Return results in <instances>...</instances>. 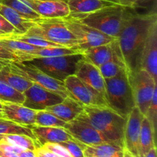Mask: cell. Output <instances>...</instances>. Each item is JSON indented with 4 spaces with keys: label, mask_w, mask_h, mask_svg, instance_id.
<instances>
[{
    "label": "cell",
    "mask_w": 157,
    "mask_h": 157,
    "mask_svg": "<svg viewBox=\"0 0 157 157\" xmlns=\"http://www.w3.org/2000/svg\"><path fill=\"white\" fill-rule=\"evenodd\" d=\"M41 18H65L70 14L68 5L64 0H22Z\"/></svg>",
    "instance_id": "2e32d148"
},
{
    "label": "cell",
    "mask_w": 157,
    "mask_h": 157,
    "mask_svg": "<svg viewBox=\"0 0 157 157\" xmlns=\"http://www.w3.org/2000/svg\"><path fill=\"white\" fill-rule=\"evenodd\" d=\"M146 117L148 119L153 127V132L156 135V127H157V87L153 92V98L151 102L148 107L147 113L145 115Z\"/></svg>",
    "instance_id": "836d02e7"
},
{
    "label": "cell",
    "mask_w": 157,
    "mask_h": 157,
    "mask_svg": "<svg viewBox=\"0 0 157 157\" xmlns=\"http://www.w3.org/2000/svg\"><path fill=\"white\" fill-rule=\"evenodd\" d=\"M144 117L139 109L134 107L126 117L124 138V149L133 157H140V135L141 122Z\"/></svg>",
    "instance_id": "4fadbf2b"
},
{
    "label": "cell",
    "mask_w": 157,
    "mask_h": 157,
    "mask_svg": "<svg viewBox=\"0 0 157 157\" xmlns=\"http://www.w3.org/2000/svg\"><path fill=\"white\" fill-rule=\"evenodd\" d=\"M124 147L114 143H104L94 146H86L84 157H124Z\"/></svg>",
    "instance_id": "7402d4cb"
},
{
    "label": "cell",
    "mask_w": 157,
    "mask_h": 157,
    "mask_svg": "<svg viewBox=\"0 0 157 157\" xmlns=\"http://www.w3.org/2000/svg\"><path fill=\"white\" fill-rule=\"evenodd\" d=\"M139 0H119V5L127 8H133Z\"/></svg>",
    "instance_id": "ab89813d"
},
{
    "label": "cell",
    "mask_w": 157,
    "mask_h": 157,
    "mask_svg": "<svg viewBox=\"0 0 157 157\" xmlns=\"http://www.w3.org/2000/svg\"><path fill=\"white\" fill-rule=\"evenodd\" d=\"M75 75L87 85L101 94L107 101L105 79L99 68L84 58V55L77 63Z\"/></svg>",
    "instance_id": "5bb4252c"
},
{
    "label": "cell",
    "mask_w": 157,
    "mask_h": 157,
    "mask_svg": "<svg viewBox=\"0 0 157 157\" xmlns=\"http://www.w3.org/2000/svg\"><path fill=\"white\" fill-rule=\"evenodd\" d=\"M0 134H22L30 136L34 140H36L32 130L29 127L20 125V124L3 117H0Z\"/></svg>",
    "instance_id": "4316f807"
},
{
    "label": "cell",
    "mask_w": 157,
    "mask_h": 157,
    "mask_svg": "<svg viewBox=\"0 0 157 157\" xmlns=\"http://www.w3.org/2000/svg\"><path fill=\"white\" fill-rule=\"evenodd\" d=\"M82 58V54H75L50 58H36L25 62L35 66L48 76L64 82L66 78L75 75L77 63Z\"/></svg>",
    "instance_id": "8992f818"
},
{
    "label": "cell",
    "mask_w": 157,
    "mask_h": 157,
    "mask_svg": "<svg viewBox=\"0 0 157 157\" xmlns=\"http://www.w3.org/2000/svg\"><path fill=\"white\" fill-rule=\"evenodd\" d=\"M84 57L98 67L109 61L112 56L111 42L87 49L82 53Z\"/></svg>",
    "instance_id": "d4e9b609"
},
{
    "label": "cell",
    "mask_w": 157,
    "mask_h": 157,
    "mask_svg": "<svg viewBox=\"0 0 157 157\" xmlns=\"http://www.w3.org/2000/svg\"><path fill=\"white\" fill-rule=\"evenodd\" d=\"M128 78L136 107L145 116L153 92L157 87V82L147 71L142 68L134 73H128Z\"/></svg>",
    "instance_id": "ba28073f"
},
{
    "label": "cell",
    "mask_w": 157,
    "mask_h": 157,
    "mask_svg": "<svg viewBox=\"0 0 157 157\" xmlns=\"http://www.w3.org/2000/svg\"><path fill=\"white\" fill-rule=\"evenodd\" d=\"M145 157H156V147L152 148L151 150L147 153Z\"/></svg>",
    "instance_id": "7bdbcfd3"
},
{
    "label": "cell",
    "mask_w": 157,
    "mask_h": 157,
    "mask_svg": "<svg viewBox=\"0 0 157 157\" xmlns=\"http://www.w3.org/2000/svg\"><path fill=\"white\" fill-rule=\"evenodd\" d=\"M82 54L78 49L67 47L41 48L31 54L32 60L36 58H50V57L63 56V55Z\"/></svg>",
    "instance_id": "83f0119b"
},
{
    "label": "cell",
    "mask_w": 157,
    "mask_h": 157,
    "mask_svg": "<svg viewBox=\"0 0 157 157\" xmlns=\"http://www.w3.org/2000/svg\"><path fill=\"white\" fill-rule=\"evenodd\" d=\"M104 1L110 2H112V3H114V4L119 5V0H104Z\"/></svg>",
    "instance_id": "bcb514c9"
},
{
    "label": "cell",
    "mask_w": 157,
    "mask_h": 157,
    "mask_svg": "<svg viewBox=\"0 0 157 157\" xmlns=\"http://www.w3.org/2000/svg\"><path fill=\"white\" fill-rule=\"evenodd\" d=\"M156 20V13H137L131 8H124L118 40L128 73L140 69L143 48L150 26Z\"/></svg>",
    "instance_id": "6da1fadb"
},
{
    "label": "cell",
    "mask_w": 157,
    "mask_h": 157,
    "mask_svg": "<svg viewBox=\"0 0 157 157\" xmlns=\"http://www.w3.org/2000/svg\"><path fill=\"white\" fill-rule=\"evenodd\" d=\"M24 35L42 38L67 48L78 49V41L67 27L64 18H41Z\"/></svg>",
    "instance_id": "5b68a950"
},
{
    "label": "cell",
    "mask_w": 157,
    "mask_h": 157,
    "mask_svg": "<svg viewBox=\"0 0 157 157\" xmlns=\"http://www.w3.org/2000/svg\"><path fill=\"white\" fill-rule=\"evenodd\" d=\"M34 153H35V156L36 157H60L58 155L55 154L54 153L51 152L50 150H47L44 147H43L42 146L37 147L34 150Z\"/></svg>",
    "instance_id": "f35d334b"
},
{
    "label": "cell",
    "mask_w": 157,
    "mask_h": 157,
    "mask_svg": "<svg viewBox=\"0 0 157 157\" xmlns=\"http://www.w3.org/2000/svg\"><path fill=\"white\" fill-rule=\"evenodd\" d=\"M0 43L5 48H6L10 51L27 52V53L29 54H32V52L41 48L39 47H37V46L32 45V44H28V43L14 39V38H9V37L4 36V35L0 36Z\"/></svg>",
    "instance_id": "d6a6232c"
},
{
    "label": "cell",
    "mask_w": 157,
    "mask_h": 157,
    "mask_svg": "<svg viewBox=\"0 0 157 157\" xmlns=\"http://www.w3.org/2000/svg\"><path fill=\"white\" fill-rule=\"evenodd\" d=\"M2 107L3 104L2 102H0V113H2Z\"/></svg>",
    "instance_id": "7dc6e473"
},
{
    "label": "cell",
    "mask_w": 157,
    "mask_h": 157,
    "mask_svg": "<svg viewBox=\"0 0 157 157\" xmlns=\"http://www.w3.org/2000/svg\"><path fill=\"white\" fill-rule=\"evenodd\" d=\"M0 15H2L11 25H12L20 34H25L35 25L34 21H31L24 18L12 8L1 3H0Z\"/></svg>",
    "instance_id": "603a6c76"
},
{
    "label": "cell",
    "mask_w": 157,
    "mask_h": 157,
    "mask_svg": "<svg viewBox=\"0 0 157 157\" xmlns=\"http://www.w3.org/2000/svg\"><path fill=\"white\" fill-rule=\"evenodd\" d=\"M47 150H50L51 152L54 153L55 154L58 155L60 157H72L67 149L60 144L56 143H46L44 145H42Z\"/></svg>",
    "instance_id": "d590c367"
},
{
    "label": "cell",
    "mask_w": 157,
    "mask_h": 157,
    "mask_svg": "<svg viewBox=\"0 0 157 157\" xmlns=\"http://www.w3.org/2000/svg\"><path fill=\"white\" fill-rule=\"evenodd\" d=\"M112 56L107 62L99 67L100 71L104 79L111 78L117 76L122 71L127 70V65L124 61L118 38L111 42ZM128 71V70H127Z\"/></svg>",
    "instance_id": "ffe728a7"
},
{
    "label": "cell",
    "mask_w": 157,
    "mask_h": 157,
    "mask_svg": "<svg viewBox=\"0 0 157 157\" xmlns=\"http://www.w3.org/2000/svg\"><path fill=\"white\" fill-rule=\"evenodd\" d=\"M29 127L31 128L34 136L41 146L46 143L60 144L74 139L64 127H40L35 124L29 126Z\"/></svg>",
    "instance_id": "ac0fdd59"
},
{
    "label": "cell",
    "mask_w": 157,
    "mask_h": 157,
    "mask_svg": "<svg viewBox=\"0 0 157 157\" xmlns=\"http://www.w3.org/2000/svg\"><path fill=\"white\" fill-rule=\"evenodd\" d=\"M156 135L153 132L151 124L145 116L141 122L140 135V157H145L147 153L153 147H156Z\"/></svg>",
    "instance_id": "cb8c5ba5"
},
{
    "label": "cell",
    "mask_w": 157,
    "mask_h": 157,
    "mask_svg": "<svg viewBox=\"0 0 157 157\" xmlns=\"http://www.w3.org/2000/svg\"><path fill=\"white\" fill-rule=\"evenodd\" d=\"M0 81L6 83L18 91L24 93L33 82L24 77L18 75L9 69V65L0 69Z\"/></svg>",
    "instance_id": "484cf974"
},
{
    "label": "cell",
    "mask_w": 157,
    "mask_h": 157,
    "mask_svg": "<svg viewBox=\"0 0 157 157\" xmlns=\"http://www.w3.org/2000/svg\"><path fill=\"white\" fill-rule=\"evenodd\" d=\"M66 123L75 120L84 110V105L71 97L64 98L61 103L45 109Z\"/></svg>",
    "instance_id": "d6986e66"
},
{
    "label": "cell",
    "mask_w": 157,
    "mask_h": 157,
    "mask_svg": "<svg viewBox=\"0 0 157 157\" xmlns=\"http://www.w3.org/2000/svg\"><path fill=\"white\" fill-rule=\"evenodd\" d=\"M64 1H65V2H67V0H64Z\"/></svg>",
    "instance_id": "681fc988"
},
{
    "label": "cell",
    "mask_w": 157,
    "mask_h": 157,
    "mask_svg": "<svg viewBox=\"0 0 157 157\" xmlns=\"http://www.w3.org/2000/svg\"><path fill=\"white\" fill-rule=\"evenodd\" d=\"M124 157H133L132 156L131 154H130V153H129L128 151H127V150L124 149Z\"/></svg>",
    "instance_id": "f6af8a7d"
},
{
    "label": "cell",
    "mask_w": 157,
    "mask_h": 157,
    "mask_svg": "<svg viewBox=\"0 0 157 157\" xmlns=\"http://www.w3.org/2000/svg\"><path fill=\"white\" fill-rule=\"evenodd\" d=\"M124 8L121 5H113L91 13L68 18L77 20L106 35L118 38L122 27Z\"/></svg>",
    "instance_id": "277c9868"
},
{
    "label": "cell",
    "mask_w": 157,
    "mask_h": 157,
    "mask_svg": "<svg viewBox=\"0 0 157 157\" xmlns=\"http://www.w3.org/2000/svg\"><path fill=\"white\" fill-rule=\"evenodd\" d=\"M20 157H36L35 156V153L32 150H24L19 154Z\"/></svg>",
    "instance_id": "b9f144b4"
},
{
    "label": "cell",
    "mask_w": 157,
    "mask_h": 157,
    "mask_svg": "<svg viewBox=\"0 0 157 157\" xmlns=\"http://www.w3.org/2000/svg\"><path fill=\"white\" fill-rule=\"evenodd\" d=\"M83 112L89 123L109 141L124 147L125 117L107 106H84Z\"/></svg>",
    "instance_id": "7a4b0ae2"
},
{
    "label": "cell",
    "mask_w": 157,
    "mask_h": 157,
    "mask_svg": "<svg viewBox=\"0 0 157 157\" xmlns=\"http://www.w3.org/2000/svg\"><path fill=\"white\" fill-rule=\"evenodd\" d=\"M18 53L19 52L9 50L0 43V59L8 60V61H15V62H21Z\"/></svg>",
    "instance_id": "8d00e7d4"
},
{
    "label": "cell",
    "mask_w": 157,
    "mask_h": 157,
    "mask_svg": "<svg viewBox=\"0 0 157 157\" xmlns=\"http://www.w3.org/2000/svg\"><path fill=\"white\" fill-rule=\"evenodd\" d=\"M0 3L12 8L21 16L31 21H36L41 18L22 0H0Z\"/></svg>",
    "instance_id": "f546056e"
},
{
    "label": "cell",
    "mask_w": 157,
    "mask_h": 157,
    "mask_svg": "<svg viewBox=\"0 0 157 157\" xmlns=\"http://www.w3.org/2000/svg\"><path fill=\"white\" fill-rule=\"evenodd\" d=\"M0 157H20L18 154H15V153H10V152L6 151L2 149H0Z\"/></svg>",
    "instance_id": "60d3db41"
},
{
    "label": "cell",
    "mask_w": 157,
    "mask_h": 157,
    "mask_svg": "<svg viewBox=\"0 0 157 157\" xmlns=\"http://www.w3.org/2000/svg\"><path fill=\"white\" fill-rule=\"evenodd\" d=\"M107 102L117 113L127 117L136 107L128 78V71L124 70L117 76L105 79Z\"/></svg>",
    "instance_id": "3957f363"
},
{
    "label": "cell",
    "mask_w": 157,
    "mask_h": 157,
    "mask_svg": "<svg viewBox=\"0 0 157 157\" xmlns=\"http://www.w3.org/2000/svg\"><path fill=\"white\" fill-rule=\"evenodd\" d=\"M24 101V94L0 81V102L22 104Z\"/></svg>",
    "instance_id": "4dcf8cb0"
},
{
    "label": "cell",
    "mask_w": 157,
    "mask_h": 157,
    "mask_svg": "<svg viewBox=\"0 0 157 157\" xmlns=\"http://www.w3.org/2000/svg\"><path fill=\"white\" fill-rule=\"evenodd\" d=\"M0 117H3V115H2V113H0Z\"/></svg>",
    "instance_id": "c3c4849f"
},
{
    "label": "cell",
    "mask_w": 157,
    "mask_h": 157,
    "mask_svg": "<svg viewBox=\"0 0 157 157\" xmlns=\"http://www.w3.org/2000/svg\"><path fill=\"white\" fill-rule=\"evenodd\" d=\"M9 67V69L14 73L24 77L26 79L44 87L47 90L58 94L62 98H65L67 97L72 98L71 95L66 89L64 82L48 76L32 64H28L25 61L24 62L12 61Z\"/></svg>",
    "instance_id": "52a82bcc"
},
{
    "label": "cell",
    "mask_w": 157,
    "mask_h": 157,
    "mask_svg": "<svg viewBox=\"0 0 157 157\" xmlns=\"http://www.w3.org/2000/svg\"><path fill=\"white\" fill-rule=\"evenodd\" d=\"M64 128L74 139L86 146L111 143L89 123L84 112L78 115L75 120L66 123Z\"/></svg>",
    "instance_id": "30bf717a"
},
{
    "label": "cell",
    "mask_w": 157,
    "mask_h": 157,
    "mask_svg": "<svg viewBox=\"0 0 157 157\" xmlns=\"http://www.w3.org/2000/svg\"><path fill=\"white\" fill-rule=\"evenodd\" d=\"M20 34L12 25H11L2 15H0V36Z\"/></svg>",
    "instance_id": "74e56055"
},
{
    "label": "cell",
    "mask_w": 157,
    "mask_h": 157,
    "mask_svg": "<svg viewBox=\"0 0 157 157\" xmlns=\"http://www.w3.org/2000/svg\"><path fill=\"white\" fill-rule=\"evenodd\" d=\"M3 118L22 126L35 124L36 110L16 103H2Z\"/></svg>",
    "instance_id": "e0dca14e"
},
{
    "label": "cell",
    "mask_w": 157,
    "mask_h": 157,
    "mask_svg": "<svg viewBox=\"0 0 157 157\" xmlns=\"http://www.w3.org/2000/svg\"><path fill=\"white\" fill-rule=\"evenodd\" d=\"M64 19L67 27L76 38L78 49L81 53L90 48L109 44L117 39L77 20L67 17L64 18Z\"/></svg>",
    "instance_id": "9c48e42d"
},
{
    "label": "cell",
    "mask_w": 157,
    "mask_h": 157,
    "mask_svg": "<svg viewBox=\"0 0 157 157\" xmlns=\"http://www.w3.org/2000/svg\"><path fill=\"white\" fill-rule=\"evenodd\" d=\"M2 140L12 144V145L16 146V147L24 149V150H32V151H34L37 147H41V144L38 142V140L32 139V137L26 136V135H4Z\"/></svg>",
    "instance_id": "f1b7e54d"
},
{
    "label": "cell",
    "mask_w": 157,
    "mask_h": 157,
    "mask_svg": "<svg viewBox=\"0 0 157 157\" xmlns=\"http://www.w3.org/2000/svg\"><path fill=\"white\" fill-rule=\"evenodd\" d=\"M23 94L25 101L22 105L36 111L45 110L47 107L59 104L64 100V98L58 94L35 83H33Z\"/></svg>",
    "instance_id": "7c38bea8"
},
{
    "label": "cell",
    "mask_w": 157,
    "mask_h": 157,
    "mask_svg": "<svg viewBox=\"0 0 157 157\" xmlns=\"http://www.w3.org/2000/svg\"><path fill=\"white\" fill-rule=\"evenodd\" d=\"M12 61H8V60H2L0 59V69L2 68V67H6V66L9 65L11 64Z\"/></svg>",
    "instance_id": "ee69618b"
},
{
    "label": "cell",
    "mask_w": 157,
    "mask_h": 157,
    "mask_svg": "<svg viewBox=\"0 0 157 157\" xmlns=\"http://www.w3.org/2000/svg\"><path fill=\"white\" fill-rule=\"evenodd\" d=\"M140 68L147 71L157 82V20L149 30L141 55Z\"/></svg>",
    "instance_id": "9a60e30c"
},
{
    "label": "cell",
    "mask_w": 157,
    "mask_h": 157,
    "mask_svg": "<svg viewBox=\"0 0 157 157\" xmlns=\"http://www.w3.org/2000/svg\"><path fill=\"white\" fill-rule=\"evenodd\" d=\"M65 124V121H61L53 113L47 111L46 110H38L35 114V125L40 127H64Z\"/></svg>",
    "instance_id": "1f68e13d"
},
{
    "label": "cell",
    "mask_w": 157,
    "mask_h": 157,
    "mask_svg": "<svg viewBox=\"0 0 157 157\" xmlns=\"http://www.w3.org/2000/svg\"><path fill=\"white\" fill-rule=\"evenodd\" d=\"M70 14L67 18L91 13L107 6L117 5L104 0H67Z\"/></svg>",
    "instance_id": "44dd1931"
},
{
    "label": "cell",
    "mask_w": 157,
    "mask_h": 157,
    "mask_svg": "<svg viewBox=\"0 0 157 157\" xmlns=\"http://www.w3.org/2000/svg\"><path fill=\"white\" fill-rule=\"evenodd\" d=\"M64 86L72 98L84 106H107L105 98L75 75L65 78Z\"/></svg>",
    "instance_id": "8fae6325"
},
{
    "label": "cell",
    "mask_w": 157,
    "mask_h": 157,
    "mask_svg": "<svg viewBox=\"0 0 157 157\" xmlns=\"http://www.w3.org/2000/svg\"><path fill=\"white\" fill-rule=\"evenodd\" d=\"M60 144L67 149L72 157H84V149L86 145L79 142L77 140H71L65 141V142L60 143Z\"/></svg>",
    "instance_id": "e575fe53"
}]
</instances>
